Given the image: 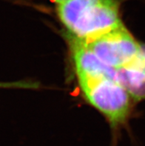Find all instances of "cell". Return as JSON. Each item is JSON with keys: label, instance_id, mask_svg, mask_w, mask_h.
Masks as SVG:
<instances>
[{"label": "cell", "instance_id": "1", "mask_svg": "<svg viewBox=\"0 0 145 146\" xmlns=\"http://www.w3.org/2000/svg\"><path fill=\"white\" fill-rule=\"evenodd\" d=\"M121 0H69L56 5V14L77 39L88 41L122 24Z\"/></svg>", "mask_w": 145, "mask_h": 146}, {"label": "cell", "instance_id": "2", "mask_svg": "<svg viewBox=\"0 0 145 146\" xmlns=\"http://www.w3.org/2000/svg\"><path fill=\"white\" fill-rule=\"evenodd\" d=\"M77 77L85 98L105 115L115 133L126 122L130 112V95L118 82L107 78Z\"/></svg>", "mask_w": 145, "mask_h": 146}, {"label": "cell", "instance_id": "3", "mask_svg": "<svg viewBox=\"0 0 145 146\" xmlns=\"http://www.w3.org/2000/svg\"><path fill=\"white\" fill-rule=\"evenodd\" d=\"M85 42L101 62L116 69L130 64L144 49L123 24Z\"/></svg>", "mask_w": 145, "mask_h": 146}, {"label": "cell", "instance_id": "4", "mask_svg": "<svg viewBox=\"0 0 145 146\" xmlns=\"http://www.w3.org/2000/svg\"><path fill=\"white\" fill-rule=\"evenodd\" d=\"M68 40L77 76L103 77L116 82V69L101 62L85 41L73 36Z\"/></svg>", "mask_w": 145, "mask_h": 146}, {"label": "cell", "instance_id": "5", "mask_svg": "<svg viewBox=\"0 0 145 146\" xmlns=\"http://www.w3.org/2000/svg\"><path fill=\"white\" fill-rule=\"evenodd\" d=\"M116 82L134 100H145V48L132 62L116 69Z\"/></svg>", "mask_w": 145, "mask_h": 146}, {"label": "cell", "instance_id": "6", "mask_svg": "<svg viewBox=\"0 0 145 146\" xmlns=\"http://www.w3.org/2000/svg\"><path fill=\"white\" fill-rule=\"evenodd\" d=\"M2 86H5V87H7V86H25V85H22L21 83H0V87Z\"/></svg>", "mask_w": 145, "mask_h": 146}, {"label": "cell", "instance_id": "7", "mask_svg": "<svg viewBox=\"0 0 145 146\" xmlns=\"http://www.w3.org/2000/svg\"><path fill=\"white\" fill-rule=\"evenodd\" d=\"M49 1L53 2V3H55L56 5H59V4H62L63 2H67V1H69V0H49Z\"/></svg>", "mask_w": 145, "mask_h": 146}]
</instances>
